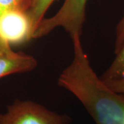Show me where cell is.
Returning a JSON list of instances; mask_svg holds the SVG:
<instances>
[{
  "mask_svg": "<svg viewBox=\"0 0 124 124\" xmlns=\"http://www.w3.org/2000/svg\"><path fill=\"white\" fill-rule=\"evenodd\" d=\"M73 59L59 85L79 99L96 124H124V94L111 90L91 66L80 37L72 39Z\"/></svg>",
  "mask_w": 124,
  "mask_h": 124,
  "instance_id": "cell-1",
  "label": "cell"
},
{
  "mask_svg": "<svg viewBox=\"0 0 124 124\" xmlns=\"http://www.w3.org/2000/svg\"><path fill=\"white\" fill-rule=\"evenodd\" d=\"M88 0H63L56 14L44 18L36 28L33 39L48 35L52 31L62 28L69 33L71 39L81 37L85 20V8Z\"/></svg>",
  "mask_w": 124,
  "mask_h": 124,
  "instance_id": "cell-2",
  "label": "cell"
},
{
  "mask_svg": "<svg viewBox=\"0 0 124 124\" xmlns=\"http://www.w3.org/2000/svg\"><path fill=\"white\" fill-rule=\"evenodd\" d=\"M71 119L32 101L17 100L0 114V124H68Z\"/></svg>",
  "mask_w": 124,
  "mask_h": 124,
  "instance_id": "cell-3",
  "label": "cell"
},
{
  "mask_svg": "<svg viewBox=\"0 0 124 124\" xmlns=\"http://www.w3.org/2000/svg\"><path fill=\"white\" fill-rule=\"evenodd\" d=\"M32 36L28 11L11 10L0 17V38L9 45L22 44L32 39Z\"/></svg>",
  "mask_w": 124,
  "mask_h": 124,
  "instance_id": "cell-4",
  "label": "cell"
},
{
  "mask_svg": "<svg viewBox=\"0 0 124 124\" xmlns=\"http://www.w3.org/2000/svg\"><path fill=\"white\" fill-rule=\"evenodd\" d=\"M37 66V61L34 57L14 51L10 45L0 38V78L30 72Z\"/></svg>",
  "mask_w": 124,
  "mask_h": 124,
  "instance_id": "cell-5",
  "label": "cell"
},
{
  "mask_svg": "<svg viewBox=\"0 0 124 124\" xmlns=\"http://www.w3.org/2000/svg\"><path fill=\"white\" fill-rule=\"evenodd\" d=\"M100 78L103 81L124 79V44L115 54L114 60Z\"/></svg>",
  "mask_w": 124,
  "mask_h": 124,
  "instance_id": "cell-6",
  "label": "cell"
},
{
  "mask_svg": "<svg viewBox=\"0 0 124 124\" xmlns=\"http://www.w3.org/2000/svg\"><path fill=\"white\" fill-rule=\"evenodd\" d=\"M54 1L55 0H35L33 5L28 11V15L33 28V34L38 25L45 18L46 13L53 3Z\"/></svg>",
  "mask_w": 124,
  "mask_h": 124,
  "instance_id": "cell-7",
  "label": "cell"
},
{
  "mask_svg": "<svg viewBox=\"0 0 124 124\" xmlns=\"http://www.w3.org/2000/svg\"><path fill=\"white\" fill-rule=\"evenodd\" d=\"M35 0H0V17L11 10L29 11Z\"/></svg>",
  "mask_w": 124,
  "mask_h": 124,
  "instance_id": "cell-8",
  "label": "cell"
},
{
  "mask_svg": "<svg viewBox=\"0 0 124 124\" xmlns=\"http://www.w3.org/2000/svg\"><path fill=\"white\" fill-rule=\"evenodd\" d=\"M124 44V13L119 22H118L115 30V54H116Z\"/></svg>",
  "mask_w": 124,
  "mask_h": 124,
  "instance_id": "cell-9",
  "label": "cell"
},
{
  "mask_svg": "<svg viewBox=\"0 0 124 124\" xmlns=\"http://www.w3.org/2000/svg\"><path fill=\"white\" fill-rule=\"evenodd\" d=\"M103 82L113 91L124 94V79L111 80Z\"/></svg>",
  "mask_w": 124,
  "mask_h": 124,
  "instance_id": "cell-10",
  "label": "cell"
}]
</instances>
